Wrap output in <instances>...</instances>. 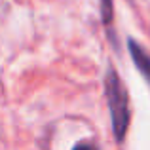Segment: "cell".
Segmentation results:
<instances>
[{
  "instance_id": "6da1fadb",
  "label": "cell",
  "mask_w": 150,
  "mask_h": 150,
  "mask_svg": "<svg viewBox=\"0 0 150 150\" xmlns=\"http://www.w3.org/2000/svg\"><path fill=\"white\" fill-rule=\"evenodd\" d=\"M105 95L110 108V120H112V131L118 143L125 139V133L131 120V110H129V97L124 82L120 80L116 69L108 67L105 72Z\"/></svg>"
},
{
  "instance_id": "277c9868",
  "label": "cell",
  "mask_w": 150,
  "mask_h": 150,
  "mask_svg": "<svg viewBox=\"0 0 150 150\" xmlns=\"http://www.w3.org/2000/svg\"><path fill=\"white\" fill-rule=\"evenodd\" d=\"M72 150H99V148H97V144L91 143V141H82V143H78Z\"/></svg>"
},
{
  "instance_id": "3957f363",
  "label": "cell",
  "mask_w": 150,
  "mask_h": 150,
  "mask_svg": "<svg viewBox=\"0 0 150 150\" xmlns=\"http://www.w3.org/2000/svg\"><path fill=\"white\" fill-rule=\"evenodd\" d=\"M101 19L105 23V27H112V19H114V4L112 0H101Z\"/></svg>"
},
{
  "instance_id": "7a4b0ae2",
  "label": "cell",
  "mask_w": 150,
  "mask_h": 150,
  "mask_svg": "<svg viewBox=\"0 0 150 150\" xmlns=\"http://www.w3.org/2000/svg\"><path fill=\"white\" fill-rule=\"evenodd\" d=\"M127 48H129V55H131L135 67L139 69V72L143 74V78L148 82V86H150V55L141 48V44H137L133 38L127 40Z\"/></svg>"
}]
</instances>
